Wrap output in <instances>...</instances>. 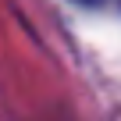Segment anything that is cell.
<instances>
[{"label": "cell", "mask_w": 121, "mask_h": 121, "mask_svg": "<svg viewBox=\"0 0 121 121\" xmlns=\"http://www.w3.org/2000/svg\"><path fill=\"white\" fill-rule=\"evenodd\" d=\"M82 4H100V0H82Z\"/></svg>", "instance_id": "6da1fadb"}]
</instances>
